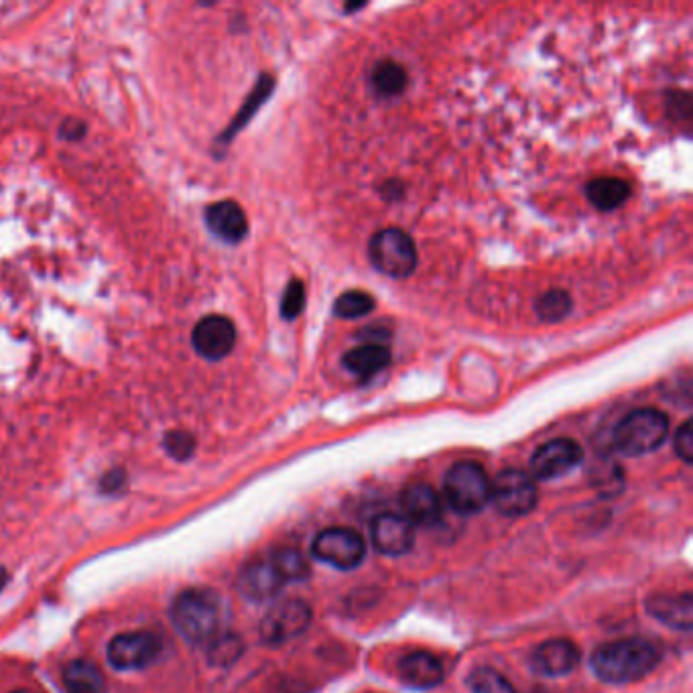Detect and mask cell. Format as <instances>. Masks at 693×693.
<instances>
[{
    "mask_svg": "<svg viewBox=\"0 0 693 693\" xmlns=\"http://www.w3.org/2000/svg\"><path fill=\"white\" fill-rule=\"evenodd\" d=\"M206 224L220 240L230 242V244H238L240 240H244V236L248 232L246 214L232 200L212 204L206 210Z\"/></svg>",
    "mask_w": 693,
    "mask_h": 693,
    "instance_id": "cell-18",
    "label": "cell"
},
{
    "mask_svg": "<svg viewBox=\"0 0 693 693\" xmlns=\"http://www.w3.org/2000/svg\"><path fill=\"white\" fill-rule=\"evenodd\" d=\"M311 553L315 559L336 567V570L350 572L364 561L366 543L362 535L352 529H326L313 539Z\"/></svg>",
    "mask_w": 693,
    "mask_h": 693,
    "instance_id": "cell-7",
    "label": "cell"
},
{
    "mask_svg": "<svg viewBox=\"0 0 693 693\" xmlns=\"http://www.w3.org/2000/svg\"><path fill=\"white\" fill-rule=\"evenodd\" d=\"M163 446L167 450V454L173 458V460H179V462H185L194 456L196 452V437L189 433V431H183V429H173L165 435L163 439Z\"/></svg>",
    "mask_w": 693,
    "mask_h": 693,
    "instance_id": "cell-28",
    "label": "cell"
},
{
    "mask_svg": "<svg viewBox=\"0 0 693 693\" xmlns=\"http://www.w3.org/2000/svg\"><path fill=\"white\" fill-rule=\"evenodd\" d=\"M63 683L68 693H104L106 679L102 671L86 659H76L63 669Z\"/></svg>",
    "mask_w": 693,
    "mask_h": 693,
    "instance_id": "cell-21",
    "label": "cell"
},
{
    "mask_svg": "<svg viewBox=\"0 0 693 693\" xmlns=\"http://www.w3.org/2000/svg\"><path fill=\"white\" fill-rule=\"evenodd\" d=\"M399 677L413 689H433L444 681V663L433 653L413 651L399 661Z\"/></svg>",
    "mask_w": 693,
    "mask_h": 693,
    "instance_id": "cell-16",
    "label": "cell"
},
{
    "mask_svg": "<svg viewBox=\"0 0 693 693\" xmlns=\"http://www.w3.org/2000/svg\"><path fill=\"white\" fill-rule=\"evenodd\" d=\"M368 257L376 271L391 279H407L417 269L415 242L399 228L378 230L370 238Z\"/></svg>",
    "mask_w": 693,
    "mask_h": 693,
    "instance_id": "cell-4",
    "label": "cell"
},
{
    "mask_svg": "<svg viewBox=\"0 0 693 693\" xmlns=\"http://www.w3.org/2000/svg\"><path fill=\"white\" fill-rule=\"evenodd\" d=\"M472 693H517L513 683L490 667H478L468 677Z\"/></svg>",
    "mask_w": 693,
    "mask_h": 693,
    "instance_id": "cell-27",
    "label": "cell"
},
{
    "mask_svg": "<svg viewBox=\"0 0 693 693\" xmlns=\"http://www.w3.org/2000/svg\"><path fill=\"white\" fill-rule=\"evenodd\" d=\"M661 663V651L645 639L606 643L592 655L594 675L610 685H626L645 679Z\"/></svg>",
    "mask_w": 693,
    "mask_h": 693,
    "instance_id": "cell-1",
    "label": "cell"
},
{
    "mask_svg": "<svg viewBox=\"0 0 693 693\" xmlns=\"http://www.w3.org/2000/svg\"><path fill=\"white\" fill-rule=\"evenodd\" d=\"M196 352L206 360L226 358L236 344V328L224 315H208L192 332Z\"/></svg>",
    "mask_w": 693,
    "mask_h": 693,
    "instance_id": "cell-11",
    "label": "cell"
},
{
    "mask_svg": "<svg viewBox=\"0 0 693 693\" xmlns=\"http://www.w3.org/2000/svg\"><path fill=\"white\" fill-rule=\"evenodd\" d=\"M446 498L460 515H476L490 502V480L476 462H458L446 474Z\"/></svg>",
    "mask_w": 693,
    "mask_h": 693,
    "instance_id": "cell-5",
    "label": "cell"
},
{
    "mask_svg": "<svg viewBox=\"0 0 693 693\" xmlns=\"http://www.w3.org/2000/svg\"><path fill=\"white\" fill-rule=\"evenodd\" d=\"M305 307V285L299 279H293L281 299V315L285 320H295Z\"/></svg>",
    "mask_w": 693,
    "mask_h": 693,
    "instance_id": "cell-31",
    "label": "cell"
},
{
    "mask_svg": "<svg viewBox=\"0 0 693 693\" xmlns=\"http://www.w3.org/2000/svg\"><path fill=\"white\" fill-rule=\"evenodd\" d=\"M647 612L661 624L675 630H691L693 626V596L683 594H655L647 602Z\"/></svg>",
    "mask_w": 693,
    "mask_h": 693,
    "instance_id": "cell-17",
    "label": "cell"
},
{
    "mask_svg": "<svg viewBox=\"0 0 693 693\" xmlns=\"http://www.w3.org/2000/svg\"><path fill=\"white\" fill-rule=\"evenodd\" d=\"M584 460V450L570 437H557L543 444L531 456V478L555 480L576 470Z\"/></svg>",
    "mask_w": 693,
    "mask_h": 693,
    "instance_id": "cell-10",
    "label": "cell"
},
{
    "mask_svg": "<svg viewBox=\"0 0 693 693\" xmlns=\"http://www.w3.org/2000/svg\"><path fill=\"white\" fill-rule=\"evenodd\" d=\"M269 559L277 567V572L285 584L301 582L309 576V563L297 549H277L269 555Z\"/></svg>",
    "mask_w": 693,
    "mask_h": 693,
    "instance_id": "cell-24",
    "label": "cell"
},
{
    "mask_svg": "<svg viewBox=\"0 0 693 693\" xmlns=\"http://www.w3.org/2000/svg\"><path fill=\"white\" fill-rule=\"evenodd\" d=\"M675 454L685 462H693V421H685L675 433Z\"/></svg>",
    "mask_w": 693,
    "mask_h": 693,
    "instance_id": "cell-32",
    "label": "cell"
},
{
    "mask_svg": "<svg viewBox=\"0 0 693 693\" xmlns=\"http://www.w3.org/2000/svg\"><path fill=\"white\" fill-rule=\"evenodd\" d=\"M244 651L242 639L234 633H220L216 639L208 643V659L212 665L228 667L240 659Z\"/></svg>",
    "mask_w": 693,
    "mask_h": 693,
    "instance_id": "cell-26",
    "label": "cell"
},
{
    "mask_svg": "<svg viewBox=\"0 0 693 693\" xmlns=\"http://www.w3.org/2000/svg\"><path fill=\"white\" fill-rule=\"evenodd\" d=\"M586 196L600 212H612L628 200L630 185L618 177H596L586 185Z\"/></svg>",
    "mask_w": 693,
    "mask_h": 693,
    "instance_id": "cell-20",
    "label": "cell"
},
{
    "mask_svg": "<svg viewBox=\"0 0 693 693\" xmlns=\"http://www.w3.org/2000/svg\"><path fill=\"white\" fill-rule=\"evenodd\" d=\"M124 480H126V476H124V472L122 470H112L110 474H106L104 476V480H102V488L106 490V492H116L122 484H124Z\"/></svg>",
    "mask_w": 693,
    "mask_h": 693,
    "instance_id": "cell-34",
    "label": "cell"
},
{
    "mask_svg": "<svg viewBox=\"0 0 693 693\" xmlns=\"http://www.w3.org/2000/svg\"><path fill=\"white\" fill-rule=\"evenodd\" d=\"M5 584H7V572L0 570V590L5 588Z\"/></svg>",
    "mask_w": 693,
    "mask_h": 693,
    "instance_id": "cell-36",
    "label": "cell"
},
{
    "mask_svg": "<svg viewBox=\"0 0 693 693\" xmlns=\"http://www.w3.org/2000/svg\"><path fill=\"white\" fill-rule=\"evenodd\" d=\"M580 649L567 639H551L541 643L529 657V665L537 675L563 677L580 665Z\"/></svg>",
    "mask_w": 693,
    "mask_h": 693,
    "instance_id": "cell-12",
    "label": "cell"
},
{
    "mask_svg": "<svg viewBox=\"0 0 693 693\" xmlns=\"http://www.w3.org/2000/svg\"><path fill=\"white\" fill-rule=\"evenodd\" d=\"M376 301L370 293L352 289L344 291L336 301H334V315H338L340 320H358L368 315L374 309Z\"/></svg>",
    "mask_w": 693,
    "mask_h": 693,
    "instance_id": "cell-25",
    "label": "cell"
},
{
    "mask_svg": "<svg viewBox=\"0 0 693 693\" xmlns=\"http://www.w3.org/2000/svg\"><path fill=\"white\" fill-rule=\"evenodd\" d=\"M59 135L68 141H78L86 135V124L78 118H68L63 120V124L59 126Z\"/></svg>",
    "mask_w": 693,
    "mask_h": 693,
    "instance_id": "cell-33",
    "label": "cell"
},
{
    "mask_svg": "<svg viewBox=\"0 0 693 693\" xmlns=\"http://www.w3.org/2000/svg\"><path fill=\"white\" fill-rule=\"evenodd\" d=\"M342 364L348 372H352L362 383L370 381L372 376L383 372L391 364V350L387 346L362 344L344 354Z\"/></svg>",
    "mask_w": 693,
    "mask_h": 693,
    "instance_id": "cell-19",
    "label": "cell"
},
{
    "mask_svg": "<svg viewBox=\"0 0 693 693\" xmlns=\"http://www.w3.org/2000/svg\"><path fill=\"white\" fill-rule=\"evenodd\" d=\"M370 537L378 553L399 557L411 551L415 529L403 515H381L372 521Z\"/></svg>",
    "mask_w": 693,
    "mask_h": 693,
    "instance_id": "cell-14",
    "label": "cell"
},
{
    "mask_svg": "<svg viewBox=\"0 0 693 693\" xmlns=\"http://www.w3.org/2000/svg\"><path fill=\"white\" fill-rule=\"evenodd\" d=\"M407 82H409V78H407L405 68L391 59L378 61L374 70L370 72V86L378 96H383V98H395V96L403 94L407 88Z\"/></svg>",
    "mask_w": 693,
    "mask_h": 693,
    "instance_id": "cell-22",
    "label": "cell"
},
{
    "mask_svg": "<svg viewBox=\"0 0 693 693\" xmlns=\"http://www.w3.org/2000/svg\"><path fill=\"white\" fill-rule=\"evenodd\" d=\"M171 620L177 633L192 645H208L220 635L222 600L206 588L181 592L171 606Z\"/></svg>",
    "mask_w": 693,
    "mask_h": 693,
    "instance_id": "cell-2",
    "label": "cell"
},
{
    "mask_svg": "<svg viewBox=\"0 0 693 693\" xmlns=\"http://www.w3.org/2000/svg\"><path fill=\"white\" fill-rule=\"evenodd\" d=\"M311 624V608L303 600H285L273 606L261 620V639L267 645H283L303 635Z\"/></svg>",
    "mask_w": 693,
    "mask_h": 693,
    "instance_id": "cell-9",
    "label": "cell"
},
{
    "mask_svg": "<svg viewBox=\"0 0 693 693\" xmlns=\"http://www.w3.org/2000/svg\"><path fill=\"white\" fill-rule=\"evenodd\" d=\"M490 502L504 517H525L537 507L535 480L523 470H504L490 482Z\"/></svg>",
    "mask_w": 693,
    "mask_h": 693,
    "instance_id": "cell-6",
    "label": "cell"
},
{
    "mask_svg": "<svg viewBox=\"0 0 693 693\" xmlns=\"http://www.w3.org/2000/svg\"><path fill=\"white\" fill-rule=\"evenodd\" d=\"M108 663L118 671L149 667L161 653V639L151 630H131L116 635L108 645Z\"/></svg>",
    "mask_w": 693,
    "mask_h": 693,
    "instance_id": "cell-8",
    "label": "cell"
},
{
    "mask_svg": "<svg viewBox=\"0 0 693 693\" xmlns=\"http://www.w3.org/2000/svg\"><path fill=\"white\" fill-rule=\"evenodd\" d=\"M606 470H596L594 468V474H592V482H594V488L604 494V498H614L616 494L622 492L624 488V474L622 470L614 464V462H606Z\"/></svg>",
    "mask_w": 693,
    "mask_h": 693,
    "instance_id": "cell-29",
    "label": "cell"
},
{
    "mask_svg": "<svg viewBox=\"0 0 693 693\" xmlns=\"http://www.w3.org/2000/svg\"><path fill=\"white\" fill-rule=\"evenodd\" d=\"M401 509L403 517L411 525H435L441 517H444V504H441L439 494L429 484H409L401 492Z\"/></svg>",
    "mask_w": 693,
    "mask_h": 693,
    "instance_id": "cell-15",
    "label": "cell"
},
{
    "mask_svg": "<svg viewBox=\"0 0 693 693\" xmlns=\"http://www.w3.org/2000/svg\"><path fill=\"white\" fill-rule=\"evenodd\" d=\"M287 584L279 576L277 567L269 557L250 561L238 576V590L252 602H265L275 598Z\"/></svg>",
    "mask_w": 693,
    "mask_h": 693,
    "instance_id": "cell-13",
    "label": "cell"
},
{
    "mask_svg": "<svg viewBox=\"0 0 693 693\" xmlns=\"http://www.w3.org/2000/svg\"><path fill=\"white\" fill-rule=\"evenodd\" d=\"M574 307L572 295L563 289H549L535 301V311L539 320L545 324H557L570 315Z\"/></svg>",
    "mask_w": 693,
    "mask_h": 693,
    "instance_id": "cell-23",
    "label": "cell"
},
{
    "mask_svg": "<svg viewBox=\"0 0 693 693\" xmlns=\"http://www.w3.org/2000/svg\"><path fill=\"white\" fill-rule=\"evenodd\" d=\"M381 194H383V198L385 200H399V198H403V185L399 183V181H395V179H389L383 187H381Z\"/></svg>",
    "mask_w": 693,
    "mask_h": 693,
    "instance_id": "cell-35",
    "label": "cell"
},
{
    "mask_svg": "<svg viewBox=\"0 0 693 693\" xmlns=\"http://www.w3.org/2000/svg\"><path fill=\"white\" fill-rule=\"evenodd\" d=\"M273 92V78H269V76H265V78H261V82H259V86H257V90L255 92H252V96L246 100V104H244V108L240 110V114L236 116V120H234V124L230 126V129H228V135L226 137H230V135H234L238 129H240V126L252 116V114H255L257 112V108L267 100V96Z\"/></svg>",
    "mask_w": 693,
    "mask_h": 693,
    "instance_id": "cell-30",
    "label": "cell"
},
{
    "mask_svg": "<svg viewBox=\"0 0 693 693\" xmlns=\"http://www.w3.org/2000/svg\"><path fill=\"white\" fill-rule=\"evenodd\" d=\"M13 693H33V691H29V689H19V691H13Z\"/></svg>",
    "mask_w": 693,
    "mask_h": 693,
    "instance_id": "cell-37",
    "label": "cell"
},
{
    "mask_svg": "<svg viewBox=\"0 0 693 693\" xmlns=\"http://www.w3.org/2000/svg\"><path fill=\"white\" fill-rule=\"evenodd\" d=\"M669 435V417L659 409H635L614 427L612 444L628 458L647 456L659 450Z\"/></svg>",
    "mask_w": 693,
    "mask_h": 693,
    "instance_id": "cell-3",
    "label": "cell"
}]
</instances>
